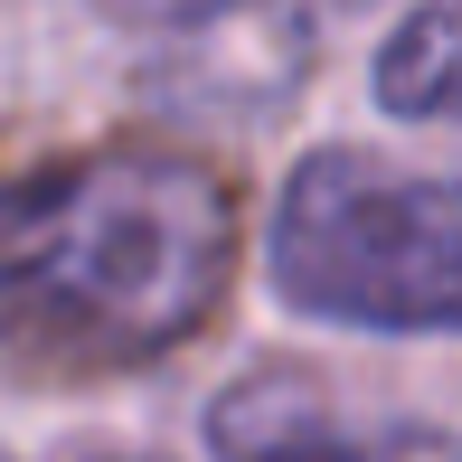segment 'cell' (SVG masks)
<instances>
[{
	"instance_id": "277c9868",
	"label": "cell",
	"mask_w": 462,
	"mask_h": 462,
	"mask_svg": "<svg viewBox=\"0 0 462 462\" xmlns=\"http://www.w3.org/2000/svg\"><path fill=\"white\" fill-rule=\"evenodd\" d=\"M377 104L406 114V123H453L462 114V0H425L377 48Z\"/></svg>"
},
{
	"instance_id": "6da1fadb",
	"label": "cell",
	"mask_w": 462,
	"mask_h": 462,
	"mask_svg": "<svg viewBox=\"0 0 462 462\" xmlns=\"http://www.w3.org/2000/svg\"><path fill=\"white\" fill-rule=\"evenodd\" d=\"M236 274V189L189 152H95L0 189V330L57 368L199 340Z\"/></svg>"
},
{
	"instance_id": "7a4b0ae2",
	"label": "cell",
	"mask_w": 462,
	"mask_h": 462,
	"mask_svg": "<svg viewBox=\"0 0 462 462\" xmlns=\"http://www.w3.org/2000/svg\"><path fill=\"white\" fill-rule=\"evenodd\" d=\"M274 292L340 330H462V180L311 152L274 199Z\"/></svg>"
},
{
	"instance_id": "3957f363",
	"label": "cell",
	"mask_w": 462,
	"mask_h": 462,
	"mask_svg": "<svg viewBox=\"0 0 462 462\" xmlns=\"http://www.w3.org/2000/svg\"><path fill=\"white\" fill-rule=\"evenodd\" d=\"M208 444L226 462H462L453 434L425 425H340L330 396L292 368H255L208 406Z\"/></svg>"
}]
</instances>
